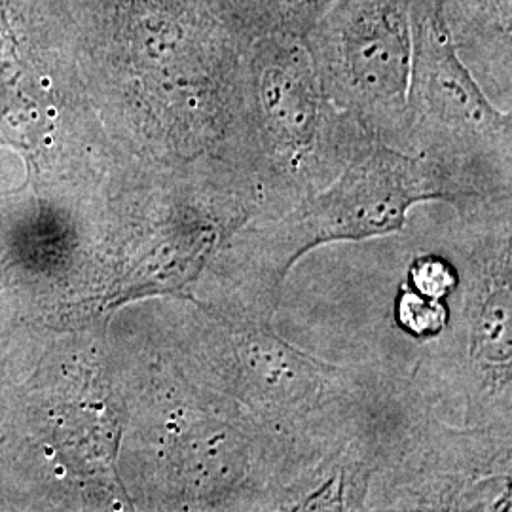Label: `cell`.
Wrapping results in <instances>:
<instances>
[{
  "mask_svg": "<svg viewBox=\"0 0 512 512\" xmlns=\"http://www.w3.org/2000/svg\"><path fill=\"white\" fill-rule=\"evenodd\" d=\"M88 42L173 150L238 135L249 37L224 0H95Z\"/></svg>",
  "mask_w": 512,
  "mask_h": 512,
  "instance_id": "cell-1",
  "label": "cell"
},
{
  "mask_svg": "<svg viewBox=\"0 0 512 512\" xmlns=\"http://www.w3.org/2000/svg\"><path fill=\"white\" fill-rule=\"evenodd\" d=\"M274 167L313 177L348 162L366 133L325 90L304 38L249 37L243 59L241 128Z\"/></svg>",
  "mask_w": 512,
  "mask_h": 512,
  "instance_id": "cell-2",
  "label": "cell"
},
{
  "mask_svg": "<svg viewBox=\"0 0 512 512\" xmlns=\"http://www.w3.org/2000/svg\"><path fill=\"white\" fill-rule=\"evenodd\" d=\"M406 145L421 150L439 171H509V114L492 107L459 59L444 0H412Z\"/></svg>",
  "mask_w": 512,
  "mask_h": 512,
  "instance_id": "cell-3",
  "label": "cell"
},
{
  "mask_svg": "<svg viewBox=\"0 0 512 512\" xmlns=\"http://www.w3.org/2000/svg\"><path fill=\"white\" fill-rule=\"evenodd\" d=\"M304 40L334 105L368 135L406 143L412 0H336Z\"/></svg>",
  "mask_w": 512,
  "mask_h": 512,
  "instance_id": "cell-4",
  "label": "cell"
},
{
  "mask_svg": "<svg viewBox=\"0 0 512 512\" xmlns=\"http://www.w3.org/2000/svg\"><path fill=\"white\" fill-rule=\"evenodd\" d=\"M54 50L29 0H0V145L25 154L37 171L59 124Z\"/></svg>",
  "mask_w": 512,
  "mask_h": 512,
  "instance_id": "cell-5",
  "label": "cell"
},
{
  "mask_svg": "<svg viewBox=\"0 0 512 512\" xmlns=\"http://www.w3.org/2000/svg\"><path fill=\"white\" fill-rule=\"evenodd\" d=\"M247 37L289 35L306 38L336 0H224Z\"/></svg>",
  "mask_w": 512,
  "mask_h": 512,
  "instance_id": "cell-6",
  "label": "cell"
}]
</instances>
